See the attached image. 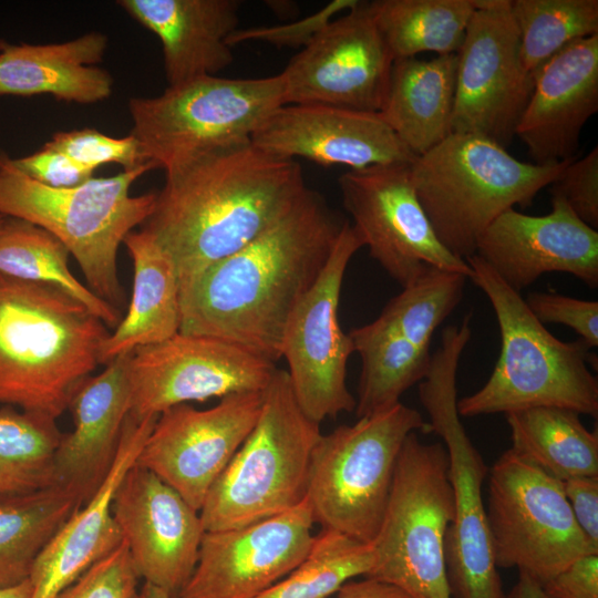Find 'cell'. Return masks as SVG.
I'll return each mask as SVG.
<instances>
[{
	"instance_id": "d6986e66",
	"label": "cell",
	"mask_w": 598,
	"mask_h": 598,
	"mask_svg": "<svg viewBox=\"0 0 598 598\" xmlns=\"http://www.w3.org/2000/svg\"><path fill=\"white\" fill-rule=\"evenodd\" d=\"M315 524L307 498L244 527L205 532L195 569L177 598H256L307 556Z\"/></svg>"
},
{
	"instance_id": "4fadbf2b",
	"label": "cell",
	"mask_w": 598,
	"mask_h": 598,
	"mask_svg": "<svg viewBox=\"0 0 598 598\" xmlns=\"http://www.w3.org/2000/svg\"><path fill=\"white\" fill-rule=\"evenodd\" d=\"M364 247L347 219L320 276L287 323L281 348L295 396L311 420L321 423L355 409L347 385V364L353 350L340 327L339 301L351 258Z\"/></svg>"
},
{
	"instance_id": "9a60e30c",
	"label": "cell",
	"mask_w": 598,
	"mask_h": 598,
	"mask_svg": "<svg viewBox=\"0 0 598 598\" xmlns=\"http://www.w3.org/2000/svg\"><path fill=\"white\" fill-rule=\"evenodd\" d=\"M512 0H473L457 51L452 133L483 136L506 148L533 90L520 58Z\"/></svg>"
},
{
	"instance_id": "bcb514c9",
	"label": "cell",
	"mask_w": 598,
	"mask_h": 598,
	"mask_svg": "<svg viewBox=\"0 0 598 598\" xmlns=\"http://www.w3.org/2000/svg\"><path fill=\"white\" fill-rule=\"evenodd\" d=\"M561 485L579 528L598 548V476L571 477Z\"/></svg>"
},
{
	"instance_id": "277c9868",
	"label": "cell",
	"mask_w": 598,
	"mask_h": 598,
	"mask_svg": "<svg viewBox=\"0 0 598 598\" xmlns=\"http://www.w3.org/2000/svg\"><path fill=\"white\" fill-rule=\"evenodd\" d=\"M470 279L486 295L501 334V352L492 374L476 392L457 400L462 417L509 413L535 406H557L591 417L598 415V381L589 365L597 358L580 340L553 336L476 255L465 259Z\"/></svg>"
},
{
	"instance_id": "ac0fdd59",
	"label": "cell",
	"mask_w": 598,
	"mask_h": 598,
	"mask_svg": "<svg viewBox=\"0 0 598 598\" xmlns=\"http://www.w3.org/2000/svg\"><path fill=\"white\" fill-rule=\"evenodd\" d=\"M261 392L233 393L206 410L189 403L163 411L135 464L174 488L199 512L206 495L254 429Z\"/></svg>"
},
{
	"instance_id": "83f0119b",
	"label": "cell",
	"mask_w": 598,
	"mask_h": 598,
	"mask_svg": "<svg viewBox=\"0 0 598 598\" xmlns=\"http://www.w3.org/2000/svg\"><path fill=\"white\" fill-rule=\"evenodd\" d=\"M133 264V289L127 312L104 340L100 363L135 349L164 341L181 327V291L171 256L144 229L123 241Z\"/></svg>"
},
{
	"instance_id": "44dd1931",
	"label": "cell",
	"mask_w": 598,
	"mask_h": 598,
	"mask_svg": "<svg viewBox=\"0 0 598 598\" xmlns=\"http://www.w3.org/2000/svg\"><path fill=\"white\" fill-rule=\"evenodd\" d=\"M473 255L519 293L550 272L598 287V231L560 198L551 197L550 213L542 216L503 212L482 233Z\"/></svg>"
},
{
	"instance_id": "74e56055",
	"label": "cell",
	"mask_w": 598,
	"mask_h": 598,
	"mask_svg": "<svg viewBox=\"0 0 598 598\" xmlns=\"http://www.w3.org/2000/svg\"><path fill=\"white\" fill-rule=\"evenodd\" d=\"M467 279L462 274L430 269L393 297L374 320L404 339L430 348L435 330L461 302Z\"/></svg>"
},
{
	"instance_id": "f35d334b",
	"label": "cell",
	"mask_w": 598,
	"mask_h": 598,
	"mask_svg": "<svg viewBox=\"0 0 598 598\" xmlns=\"http://www.w3.org/2000/svg\"><path fill=\"white\" fill-rule=\"evenodd\" d=\"M45 145L93 169L115 163L121 165L123 171H130L148 163L132 134L113 137L95 128L84 127L56 132Z\"/></svg>"
},
{
	"instance_id": "603a6c76",
	"label": "cell",
	"mask_w": 598,
	"mask_h": 598,
	"mask_svg": "<svg viewBox=\"0 0 598 598\" xmlns=\"http://www.w3.org/2000/svg\"><path fill=\"white\" fill-rule=\"evenodd\" d=\"M533 80L515 136L535 164L576 157L580 132L598 111V34L565 47L534 73Z\"/></svg>"
},
{
	"instance_id": "7dc6e473",
	"label": "cell",
	"mask_w": 598,
	"mask_h": 598,
	"mask_svg": "<svg viewBox=\"0 0 598 598\" xmlns=\"http://www.w3.org/2000/svg\"><path fill=\"white\" fill-rule=\"evenodd\" d=\"M334 595V598H411L400 588L370 577L348 580Z\"/></svg>"
},
{
	"instance_id": "60d3db41",
	"label": "cell",
	"mask_w": 598,
	"mask_h": 598,
	"mask_svg": "<svg viewBox=\"0 0 598 598\" xmlns=\"http://www.w3.org/2000/svg\"><path fill=\"white\" fill-rule=\"evenodd\" d=\"M525 302L536 319L571 328L589 348L598 346V302L557 292H529Z\"/></svg>"
},
{
	"instance_id": "52a82bcc",
	"label": "cell",
	"mask_w": 598,
	"mask_h": 598,
	"mask_svg": "<svg viewBox=\"0 0 598 598\" xmlns=\"http://www.w3.org/2000/svg\"><path fill=\"white\" fill-rule=\"evenodd\" d=\"M320 424L300 408L286 369L262 390L259 417L199 509L205 532H218L282 514L307 496Z\"/></svg>"
},
{
	"instance_id": "7402d4cb",
	"label": "cell",
	"mask_w": 598,
	"mask_h": 598,
	"mask_svg": "<svg viewBox=\"0 0 598 598\" xmlns=\"http://www.w3.org/2000/svg\"><path fill=\"white\" fill-rule=\"evenodd\" d=\"M250 141L280 158L302 157L351 169L415 158L379 112L323 104H283L259 125Z\"/></svg>"
},
{
	"instance_id": "30bf717a",
	"label": "cell",
	"mask_w": 598,
	"mask_h": 598,
	"mask_svg": "<svg viewBox=\"0 0 598 598\" xmlns=\"http://www.w3.org/2000/svg\"><path fill=\"white\" fill-rule=\"evenodd\" d=\"M279 74L256 79L195 78L154 97H132V134L146 162L165 172L203 154L249 142L283 105Z\"/></svg>"
},
{
	"instance_id": "f546056e",
	"label": "cell",
	"mask_w": 598,
	"mask_h": 598,
	"mask_svg": "<svg viewBox=\"0 0 598 598\" xmlns=\"http://www.w3.org/2000/svg\"><path fill=\"white\" fill-rule=\"evenodd\" d=\"M579 415L557 406L506 413L511 448L561 482L598 476V432L589 431Z\"/></svg>"
},
{
	"instance_id": "e575fe53",
	"label": "cell",
	"mask_w": 598,
	"mask_h": 598,
	"mask_svg": "<svg viewBox=\"0 0 598 598\" xmlns=\"http://www.w3.org/2000/svg\"><path fill=\"white\" fill-rule=\"evenodd\" d=\"M55 421L0 409V501L54 485L53 457L62 436Z\"/></svg>"
},
{
	"instance_id": "ffe728a7",
	"label": "cell",
	"mask_w": 598,
	"mask_h": 598,
	"mask_svg": "<svg viewBox=\"0 0 598 598\" xmlns=\"http://www.w3.org/2000/svg\"><path fill=\"white\" fill-rule=\"evenodd\" d=\"M111 509L140 579L176 596L197 564L205 533L199 512L136 464L117 486Z\"/></svg>"
},
{
	"instance_id": "ee69618b",
	"label": "cell",
	"mask_w": 598,
	"mask_h": 598,
	"mask_svg": "<svg viewBox=\"0 0 598 598\" xmlns=\"http://www.w3.org/2000/svg\"><path fill=\"white\" fill-rule=\"evenodd\" d=\"M14 165L29 177L50 187H74L93 178L94 171L45 144L41 150L13 158Z\"/></svg>"
},
{
	"instance_id": "ab89813d",
	"label": "cell",
	"mask_w": 598,
	"mask_h": 598,
	"mask_svg": "<svg viewBox=\"0 0 598 598\" xmlns=\"http://www.w3.org/2000/svg\"><path fill=\"white\" fill-rule=\"evenodd\" d=\"M138 579L123 540L55 598H140Z\"/></svg>"
},
{
	"instance_id": "e0dca14e",
	"label": "cell",
	"mask_w": 598,
	"mask_h": 598,
	"mask_svg": "<svg viewBox=\"0 0 598 598\" xmlns=\"http://www.w3.org/2000/svg\"><path fill=\"white\" fill-rule=\"evenodd\" d=\"M393 62L370 1H359L330 21L279 73L283 102L380 112Z\"/></svg>"
},
{
	"instance_id": "d4e9b609",
	"label": "cell",
	"mask_w": 598,
	"mask_h": 598,
	"mask_svg": "<svg viewBox=\"0 0 598 598\" xmlns=\"http://www.w3.org/2000/svg\"><path fill=\"white\" fill-rule=\"evenodd\" d=\"M118 355L74 391L69 410L73 429L63 434L53 457L54 485L86 503L109 474L131 411L128 361Z\"/></svg>"
},
{
	"instance_id": "4316f807",
	"label": "cell",
	"mask_w": 598,
	"mask_h": 598,
	"mask_svg": "<svg viewBox=\"0 0 598 598\" xmlns=\"http://www.w3.org/2000/svg\"><path fill=\"white\" fill-rule=\"evenodd\" d=\"M107 37L91 31L61 43L13 44L0 40V95H52L59 101L93 104L113 92L102 62Z\"/></svg>"
},
{
	"instance_id": "8992f818",
	"label": "cell",
	"mask_w": 598,
	"mask_h": 598,
	"mask_svg": "<svg viewBox=\"0 0 598 598\" xmlns=\"http://www.w3.org/2000/svg\"><path fill=\"white\" fill-rule=\"evenodd\" d=\"M571 159L546 165L520 162L491 140L453 132L412 161L411 176L436 237L465 260L498 215L532 205Z\"/></svg>"
},
{
	"instance_id": "b9f144b4",
	"label": "cell",
	"mask_w": 598,
	"mask_h": 598,
	"mask_svg": "<svg viewBox=\"0 0 598 598\" xmlns=\"http://www.w3.org/2000/svg\"><path fill=\"white\" fill-rule=\"evenodd\" d=\"M551 197L563 199L584 223L598 227V147L571 159L549 185Z\"/></svg>"
},
{
	"instance_id": "5bb4252c",
	"label": "cell",
	"mask_w": 598,
	"mask_h": 598,
	"mask_svg": "<svg viewBox=\"0 0 598 598\" xmlns=\"http://www.w3.org/2000/svg\"><path fill=\"white\" fill-rule=\"evenodd\" d=\"M412 163V162H411ZM411 163L377 164L342 174V204L370 256L402 288L430 269L470 279L467 262L436 237L416 196Z\"/></svg>"
},
{
	"instance_id": "484cf974",
	"label": "cell",
	"mask_w": 598,
	"mask_h": 598,
	"mask_svg": "<svg viewBox=\"0 0 598 598\" xmlns=\"http://www.w3.org/2000/svg\"><path fill=\"white\" fill-rule=\"evenodd\" d=\"M117 4L162 44L167 85L217 75L234 61L228 38L238 0H120Z\"/></svg>"
},
{
	"instance_id": "cb8c5ba5",
	"label": "cell",
	"mask_w": 598,
	"mask_h": 598,
	"mask_svg": "<svg viewBox=\"0 0 598 598\" xmlns=\"http://www.w3.org/2000/svg\"><path fill=\"white\" fill-rule=\"evenodd\" d=\"M158 415L128 414L114 463L95 494L76 508L37 557L30 576V598H55L90 566L122 542L112 515V499L151 433Z\"/></svg>"
},
{
	"instance_id": "9c48e42d",
	"label": "cell",
	"mask_w": 598,
	"mask_h": 598,
	"mask_svg": "<svg viewBox=\"0 0 598 598\" xmlns=\"http://www.w3.org/2000/svg\"><path fill=\"white\" fill-rule=\"evenodd\" d=\"M417 431L429 433V423L399 402L321 434L306 496L315 523L370 544L386 508L401 448Z\"/></svg>"
},
{
	"instance_id": "c3c4849f",
	"label": "cell",
	"mask_w": 598,
	"mask_h": 598,
	"mask_svg": "<svg viewBox=\"0 0 598 598\" xmlns=\"http://www.w3.org/2000/svg\"><path fill=\"white\" fill-rule=\"evenodd\" d=\"M504 598H548L542 586L527 576L518 573V579Z\"/></svg>"
},
{
	"instance_id": "f5cc1de1",
	"label": "cell",
	"mask_w": 598,
	"mask_h": 598,
	"mask_svg": "<svg viewBox=\"0 0 598 598\" xmlns=\"http://www.w3.org/2000/svg\"><path fill=\"white\" fill-rule=\"evenodd\" d=\"M173 598H177L176 596H173Z\"/></svg>"
},
{
	"instance_id": "7c38bea8",
	"label": "cell",
	"mask_w": 598,
	"mask_h": 598,
	"mask_svg": "<svg viewBox=\"0 0 598 598\" xmlns=\"http://www.w3.org/2000/svg\"><path fill=\"white\" fill-rule=\"evenodd\" d=\"M486 517L497 568L543 585L575 559L598 554L579 528L561 481L515 452L488 470Z\"/></svg>"
},
{
	"instance_id": "f6af8a7d",
	"label": "cell",
	"mask_w": 598,
	"mask_h": 598,
	"mask_svg": "<svg viewBox=\"0 0 598 598\" xmlns=\"http://www.w3.org/2000/svg\"><path fill=\"white\" fill-rule=\"evenodd\" d=\"M540 586L548 598H598V554L575 559Z\"/></svg>"
},
{
	"instance_id": "681fc988",
	"label": "cell",
	"mask_w": 598,
	"mask_h": 598,
	"mask_svg": "<svg viewBox=\"0 0 598 598\" xmlns=\"http://www.w3.org/2000/svg\"><path fill=\"white\" fill-rule=\"evenodd\" d=\"M29 580L11 587L0 588V598H30Z\"/></svg>"
},
{
	"instance_id": "3957f363",
	"label": "cell",
	"mask_w": 598,
	"mask_h": 598,
	"mask_svg": "<svg viewBox=\"0 0 598 598\" xmlns=\"http://www.w3.org/2000/svg\"><path fill=\"white\" fill-rule=\"evenodd\" d=\"M109 327L60 289L0 274V404L58 419Z\"/></svg>"
},
{
	"instance_id": "6da1fadb",
	"label": "cell",
	"mask_w": 598,
	"mask_h": 598,
	"mask_svg": "<svg viewBox=\"0 0 598 598\" xmlns=\"http://www.w3.org/2000/svg\"><path fill=\"white\" fill-rule=\"evenodd\" d=\"M346 220L306 187L268 228L181 296L179 332L219 338L276 363L289 318L320 276Z\"/></svg>"
},
{
	"instance_id": "8fae6325",
	"label": "cell",
	"mask_w": 598,
	"mask_h": 598,
	"mask_svg": "<svg viewBox=\"0 0 598 598\" xmlns=\"http://www.w3.org/2000/svg\"><path fill=\"white\" fill-rule=\"evenodd\" d=\"M411 433L401 448L390 497L365 577L391 584L411 598H452L445 536L453 518L448 456L443 443Z\"/></svg>"
},
{
	"instance_id": "d590c367",
	"label": "cell",
	"mask_w": 598,
	"mask_h": 598,
	"mask_svg": "<svg viewBox=\"0 0 598 598\" xmlns=\"http://www.w3.org/2000/svg\"><path fill=\"white\" fill-rule=\"evenodd\" d=\"M511 14L532 75L571 42L598 34L597 0H512Z\"/></svg>"
},
{
	"instance_id": "5b68a950",
	"label": "cell",
	"mask_w": 598,
	"mask_h": 598,
	"mask_svg": "<svg viewBox=\"0 0 598 598\" xmlns=\"http://www.w3.org/2000/svg\"><path fill=\"white\" fill-rule=\"evenodd\" d=\"M154 168L148 162L111 177L56 188L29 177L0 152V215L27 220L58 238L78 261L89 289L121 310L126 296L117 251L125 237L147 220L156 202V192L132 196L130 189Z\"/></svg>"
},
{
	"instance_id": "2e32d148",
	"label": "cell",
	"mask_w": 598,
	"mask_h": 598,
	"mask_svg": "<svg viewBox=\"0 0 598 598\" xmlns=\"http://www.w3.org/2000/svg\"><path fill=\"white\" fill-rule=\"evenodd\" d=\"M276 369V363L233 342L177 332L131 353L130 413L143 419L183 403L261 392Z\"/></svg>"
},
{
	"instance_id": "d6a6232c",
	"label": "cell",
	"mask_w": 598,
	"mask_h": 598,
	"mask_svg": "<svg viewBox=\"0 0 598 598\" xmlns=\"http://www.w3.org/2000/svg\"><path fill=\"white\" fill-rule=\"evenodd\" d=\"M370 7L393 60L457 53L475 11L473 0H375Z\"/></svg>"
},
{
	"instance_id": "ba28073f",
	"label": "cell",
	"mask_w": 598,
	"mask_h": 598,
	"mask_svg": "<svg viewBox=\"0 0 598 598\" xmlns=\"http://www.w3.org/2000/svg\"><path fill=\"white\" fill-rule=\"evenodd\" d=\"M471 336L470 315L444 328L429 372L419 384V398L429 416V433L442 439L448 456L453 518L445 536V563L451 596L504 598L482 493L488 468L457 412L456 375Z\"/></svg>"
},
{
	"instance_id": "7a4b0ae2",
	"label": "cell",
	"mask_w": 598,
	"mask_h": 598,
	"mask_svg": "<svg viewBox=\"0 0 598 598\" xmlns=\"http://www.w3.org/2000/svg\"><path fill=\"white\" fill-rule=\"evenodd\" d=\"M165 176L142 229L173 259L181 296L268 228L307 187L296 159L270 155L251 141L197 156Z\"/></svg>"
},
{
	"instance_id": "816d5d0a",
	"label": "cell",
	"mask_w": 598,
	"mask_h": 598,
	"mask_svg": "<svg viewBox=\"0 0 598 598\" xmlns=\"http://www.w3.org/2000/svg\"><path fill=\"white\" fill-rule=\"evenodd\" d=\"M3 221H4V216L0 215V230L2 228Z\"/></svg>"
},
{
	"instance_id": "836d02e7",
	"label": "cell",
	"mask_w": 598,
	"mask_h": 598,
	"mask_svg": "<svg viewBox=\"0 0 598 598\" xmlns=\"http://www.w3.org/2000/svg\"><path fill=\"white\" fill-rule=\"evenodd\" d=\"M81 505L78 495L56 485L0 501V588L29 579L41 550Z\"/></svg>"
},
{
	"instance_id": "7bdbcfd3",
	"label": "cell",
	"mask_w": 598,
	"mask_h": 598,
	"mask_svg": "<svg viewBox=\"0 0 598 598\" xmlns=\"http://www.w3.org/2000/svg\"><path fill=\"white\" fill-rule=\"evenodd\" d=\"M359 0H333L317 12L298 21L250 29H237L228 38V44L262 41L276 47H306L340 12L353 9Z\"/></svg>"
},
{
	"instance_id": "8d00e7d4",
	"label": "cell",
	"mask_w": 598,
	"mask_h": 598,
	"mask_svg": "<svg viewBox=\"0 0 598 598\" xmlns=\"http://www.w3.org/2000/svg\"><path fill=\"white\" fill-rule=\"evenodd\" d=\"M372 566L371 544L321 528L303 560L256 598H329L348 580L365 577Z\"/></svg>"
},
{
	"instance_id": "1f68e13d",
	"label": "cell",
	"mask_w": 598,
	"mask_h": 598,
	"mask_svg": "<svg viewBox=\"0 0 598 598\" xmlns=\"http://www.w3.org/2000/svg\"><path fill=\"white\" fill-rule=\"evenodd\" d=\"M70 256L65 246L43 228L23 219L4 217L0 230V274L60 289L114 329L122 319L121 310L73 276Z\"/></svg>"
},
{
	"instance_id": "f907efd6",
	"label": "cell",
	"mask_w": 598,
	"mask_h": 598,
	"mask_svg": "<svg viewBox=\"0 0 598 598\" xmlns=\"http://www.w3.org/2000/svg\"><path fill=\"white\" fill-rule=\"evenodd\" d=\"M140 598H173V596L162 588L144 582L140 589Z\"/></svg>"
},
{
	"instance_id": "4dcf8cb0",
	"label": "cell",
	"mask_w": 598,
	"mask_h": 598,
	"mask_svg": "<svg viewBox=\"0 0 598 598\" xmlns=\"http://www.w3.org/2000/svg\"><path fill=\"white\" fill-rule=\"evenodd\" d=\"M348 334L361 360L354 409L358 417L395 405L405 391L426 377L430 348L404 339L375 320Z\"/></svg>"
},
{
	"instance_id": "f1b7e54d",
	"label": "cell",
	"mask_w": 598,
	"mask_h": 598,
	"mask_svg": "<svg viewBox=\"0 0 598 598\" xmlns=\"http://www.w3.org/2000/svg\"><path fill=\"white\" fill-rule=\"evenodd\" d=\"M457 55L394 60L380 114L416 157L452 133Z\"/></svg>"
}]
</instances>
